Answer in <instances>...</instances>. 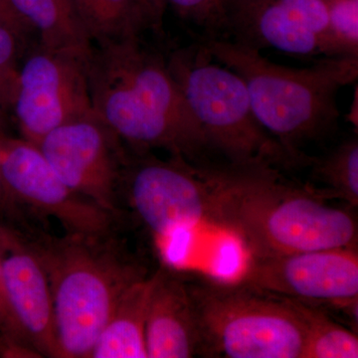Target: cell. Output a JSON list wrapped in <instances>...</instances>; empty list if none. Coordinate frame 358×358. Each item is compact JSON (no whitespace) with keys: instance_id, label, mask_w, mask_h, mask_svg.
I'll use <instances>...</instances> for the list:
<instances>
[{"instance_id":"obj_12","label":"cell","mask_w":358,"mask_h":358,"mask_svg":"<svg viewBox=\"0 0 358 358\" xmlns=\"http://www.w3.org/2000/svg\"><path fill=\"white\" fill-rule=\"evenodd\" d=\"M225 26L239 43L296 55H331L322 0H225Z\"/></svg>"},{"instance_id":"obj_23","label":"cell","mask_w":358,"mask_h":358,"mask_svg":"<svg viewBox=\"0 0 358 358\" xmlns=\"http://www.w3.org/2000/svg\"><path fill=\"white\" fill-rule=\"evenodd\" d=\"M183 20L218 29L225 26V0H166Z\"/></svg>"},{"instance_id":"obj_16","label":"cell","mask_w":358,"mask_h":358,"mask_svg":"<svg viewBox=\"0 0 358 358\" xmlns=\"http://www.w3.org/2000/svg\"><path fill=\"white\" fill-rule=\"evenodd\" d=\"M11 8L30 30L38 33L40 45L52 50L89 56L93 43L78 17L72 0H8Z\"/></svg>"},{"instance_id":"obj_6","label":"cell","mask_w":358,"mask_h":358,"mask_svg":"<svg viewBox=\"0 0 358 358\" xmlns=\"http://www.w3.org/2000/svg\"><path fill=\"white\" fill-rule=\"evenodd\" d=\"M199 333V355L303 358L307 333L289 299L239 281L188 282Z\"/></svg>"},{"instance_id":"obj_4","label":"cell","mask_w":358,"mask_h":358,"mask_svg":"<svg viewBox=\"0 0 358 358\" xmlns=\"http://www.w3.org/2000/svg\"><path fill=\"white\" fill-rule=\"evenodd\" d=\"M23 235L48 278L60 358L91 357L122 294L145 275L109 233Z\"/></svg>"},{"instance_id":"obj_18","label":"cell","mask_w":358,"mask_h":358,"mask_svg":"<svg viewBox=\"0 0 358 358\" xmlns=\"http://www.w3.org/2000/svg\"><path fill=\"white\" fill-rule=\"evenodd\" d=\"M307 333L303 358H357V333L331 319L315 305L292 300Z\"/></svg>"},{"instance_id":"obj_22","label":"cell","mask_w":358,"mask_h":358,"mask_svg":"<svg viewBox=\"0 0 358 358\" xmlns=\"http://www.w3.org/2000/svg\"><path fill=\"white\" fill-rule=\"evenodd\" d=\"M20 37L3 23L0 22V106L10 108L18 72V41Z\"/></svg>"},{"instance_id":"obj_24","label":"cell","mask_w":358,"mask_h":358,"mask_svg":"<svg viewBox=\"0 0 358 358\" xmlns=\"http://www.w3.org/2000/svg\"><path fill=\"white\" fill-rule=\"evenodd\" d=\"M140 7L148 28L157 29L162 25V14L167 3L166 0H136Z\"/></svg>"},{"instance_id":"obj_8","label":"cell","mask_w":358,"mask_h":358,"mask_svg":"<svg viewBox=\"0 0 358 358\" xmlns=\"http://www.w3.org/2000/svg\"><path fill=\"white\" fill-rule=\"evenodd\" d=\"M89 56L41 45L28 56L20 67L10 106L22 138L38 143L58 127L94 114Z\"/></svg>"},{"instance_id":"obj_1","label":"cell","mask_w":358,"mask_h":358,"mask_svg":"<svg viewBox=\"0 0 358 358\" xmlns=\"http://www.w3.org/2000/svg\"><path fill=\"white\" fill-rule=\"evenodd\" d=\"M141 35L93 44L88 59L92 109L138 154L164 150L195 162L208 143L167 60Z\"/></svg>"},{"instance_id":"obj_13","label":"cell","mask_w":358,"mask_h":358,"mask_svg":"<svg viewBox=\"0 0 358 358\" xmlns=\"http://www.w3.org/2000/svg\"><path fill=\"white\" fill-rule=\"evenodd\" d=\"M2 272L7 300L33 350L60 358L48 278L23 233L3 226Z\"/></svg>"},{"instance_id":"obj_3","label":"cell","mask_w":358,"mask_h":358,"mask_svg":"<svg viewBox=\"0 0 358 358\" xmlns=\"http://www.w3.org/2000/svg\"><path fill=\"white\" fill-rule=\"evenodd\" d=\"M204 46L214 60L243 79L261 126L298 157H306L301 145L336 124V94L358 77V56H327L298 69L275 64L259 49L239 42L211 39Z\"/></svg>"},{"instance_id":"obj_7","label":"cell","mask_w":358,"mask_h":358,"mask_svg":"<svg viewBox=\"0 0 358 358\" xmlns=\"http://www.w3.org/2000/svg\"><path fill=\"white\" fill-rule=\"evenodd\" d=\"M138 154V152H136ZM127 157L120 190L155 241L178 231L214 224V167L180 157Z\"/></svg>"},{"instance_id":"obj_10","label":"cell","mask_w":358,"mask_h":358,"mask_svg":"<svg viewBox=\"0 0 358 358\" xmlns=\"http://www.w3.org/2000/svg\"><path fill=\"white\" fill-rule=\"evenodd\" d=\"M36 145L71 190L115 215L128 155L95 114L58 127Z\"/></svg>"},{"instance_id":"obj_21","label":"cell","mask_w":358,"mask_h":358,"mask_svg":"<svg viewBox=\"0 0 358 358\" xmlns=\"http://www.w3.org/2000/svg\"><path fill=\"white\" fill-rule=\"evenodd\" d=\"M0 352L9 357H39L26 339L7 300L2 272V226H0Z\"/></svg>"},{"instance_id":"obj_26","label":"cell","mask_w":358,"mask_h":358,"mask_svg":"<svg viewBox=\"0 0 358 358\" xmlns=\"http://www.w3.org/2000/svg\"><path fill=\"white\" fill-rule=\"evenodd\" d=\"M0 214L9 217H14L20 221L21 218V212L20 207L17 206L7 193L1 178H0Z\"/></svg>"},{"instance_id":"obj_9","label":"cell","mask_w":358,"mask_h":358,"mask_svg":"<svg viewBox=\"0 0 358 358\" xmlns=\"http://www.w3.org/2000/svg\"><path fill=\"white\" fill-rule=\"evenodd\" d=\"M0 178L18 207L56 219L66 233L107 234L114 214L71 190L36 143L0 134Z\"/></svg>"},{"instance_id":"obj_2","label":"cell","mask_w":358,"mask_h":358,"mask_svg":"<svg viewBox=\"0 0 358 358\" xmlns=\"http://www.w3.org/2000/svg\"><path fill=\"white\" fill-rule=\"evenodd\" d=\"M213 218L244 242L251 258L357 247L352 211L292 185L275 167H215Z\"/></svg>"},{"instance_id":"obj_20","label":"cell","mask_w":358,"mask_h":358,"mask_svg":"<svg viewBox=\"0 0 358 358\" xmlns=\"http://www.w3.org/2000/svg\"><path fill=\"white\" fill-rule=\"evenodd\" d=\"M326 7L331 55L358 56V0H322Z\"/></svg>"},{"instance_id":"obj_27","label":"cell","mask_w":358,"mask_h":358,"mask_svg":"<svg viewBox=\"0 0 358 358\" xmlns=\"http://www.w3.org/2000/svg\"><path fill=\"white\" fill-rule=\"evenodd\" d=\"M358 91L357 87L355 88V95L353 96V101L352 105H350V112H348V121L352 124V126H355V128H357L358 124Z\"/></svg>"},{"instance_id":"obj_17","label":"cell","mask_w":358,"mask_h":358,"mask_svg":"<svg viewBox=\"0 0 358 358\" xmlns=\"http://www.w3.org/2000/svg\"><path fill=\"white\" fill-rule=\"evenodd\" d=\"M93 44L141 35L147 29L136 0H72Z\"/></svg>"},{"instance_id":"obj_11","label":"cell","mask_w":358,"mask_h":358,"mask_svg":"<svg viewBox=\"0 0 358 358\" xmlns=\"http://www.w3.org/2000/svg\"><path fill=\"white\" fill-rule=\"evenodd\" d=\"M237 281L281 298L343 310L358 303L357 247L251 258Z\"/></svg>"},{"instance_id":"obj_15","label":"cell","mask_w":358,"mask_h":358,"mask_svg":"<svg viewBox=\"0 0 358 358\" xmlns=\"http://www.w3.org/2000/svg\"><path fill=\"white\" fill-rule=\"evenodd\" d=\"M155 273L134 282L110 313L92 350L94 358H148L145 343L148 305Z\"/></svg>"},{"instance_id":"obj_25","label":"cell","mask_w":358,"mask_h":358,"mask_svg":"<svg viewBox=\"0 0 358 358\" xmlns=\"http://www.w3.org/2000/svg\"><path fill=\"white\" fill-rule=\"evenodd\" d=\"M0 22L10 28L20 39L31 32L14 13L8 0H0Z\"/></svg>"},{"instance_id":"obj_28","label":"cell","mask_w":358,"mask_h":358,"mask_svg":"<svg viewBox=\"0 0 358 358\" xmlns=\"http://www.w3.org/2000/svg\"><path fill=\"white\" fill-rule=\"evenodd\" d=\"M3 110V108L0 106V134L6 133L4 131Z\"/></svg>"},{"instance_id":"obj_5","label":"cell","mask_w":358,"mask_h":358,"mask_svg":"<svg viewBox=\"0 0 358 358\" xmlns=\"http://www.w3.org/2000/svg\"><path fill=\"white\" fill-rule=\"evenodd\" d=\"M193 117L208 143L238 166H310L261 126L243 79L214 60L206 47L180 49L167 59Z\"/></svg>"},{"instance_id":"obj_14","label":"cell","mask_w":358,"mask_h":358,"mask_svg":"<svg viewBox=\"0 0 358 358\" xmlns=\"http://www.w3.org/2000/svg\"><path fill=\"white\" fill-rule=\"evenodd\" d=\"M148 358L199 355V333L188 282L160 268L148 305L145 327Z\"/></svg>"},{"instance_id":"obj_19","label":"cell","mask_w":358,"mask_h":358,"mask_svg":"<svg viewBox=\"0 0 358 358\" xmlns=\"http://www.w3.org/2000/svg\"><path fill=\"white\" fill-rule=\"evenodd\" d=\"M313 178L320 187L313 190L326 200L336 199L350 208L358 205V143L345 141L324 159H313Z\"/></svg>"}]
</instances>
